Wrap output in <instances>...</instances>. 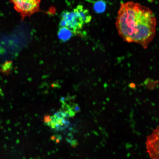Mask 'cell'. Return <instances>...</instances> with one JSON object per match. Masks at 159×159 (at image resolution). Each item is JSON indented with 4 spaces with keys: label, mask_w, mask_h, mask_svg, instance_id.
I'll return each mask as SVG.
<instances>
[{
    "label": "cell",
    "mask_w": 159,
    "mask_h": 159,
    "mask_svg": "<svg viewBox=\"0 0 159 159\" xmlns=\"http://www.w3.org/2000/svg\"><path fill=\"white\" fill-rule=\"evenodd\" d=\"M116 25L119 35L125 41L138 43L145 49L156 34L154 13L148 7L132 1L120 4Z\"/></svg>",
    "instance_id": "cell-1"
},
{
    "label": "cell",
    "mask_w": 159,
    "mask_h": 159,
    "mask_svg": "<svg viewBox=\"0 0 159 159\" xmlns=\"http://www.w3.org/2000/svg\"><path fill=\"white\" fill-rule=\"evenodd\" d=\"M84 24L80 16L73 11H64L61 14L60 26L68 28L72 30L75 35L82 29Z\"/></svg>",
    "instance_id": "cell-2"
},
{
    "label": "cell",
    "mask_w": 159,
    "mask_h": 159,
    "mask_svg": "<svg viewBox=\"0 0 159 159\" xmlns=\"http://www.w3.org/2000/svg\"><path fill=\"white\" fill-rule=\"evenodd\" d=\"M69 117L66 112L61 110L56 112L52 116L45 117L44 122L53 131L62 132L66 130L69 126Z\"/></svg>",
    "instance_id": "cell-3"
},
{
    "label": "cell",
    "mask_w": 159,
    "mask_h": 159,
    "mask_svg": "<svg viewBox=\"0 0 159 159\" xmlns=\"http://www.w3.org/2000/svg\"><path fill=\"white\" fill-rule=\"evenodd\" d=\"M16 11L23 17L33 15L39 11L41 0H11Z\"/></svg>",
    "instance_id": "cell-4"
},
{
    "label": "cell",
    "mask_w": 159,
    "mask_h": 159,
    "mask_svg": "<svg viewBox=\"0 0 159 159\" xmlns=\"http://www.w3.org/2000/svg\"><path fill=\"white\" fill-rule=\"evenodd\" d=\"M146 148L152 159H159V125L147 137Z\"/></svg>",
    "instance_id": "cell-5"
},
{
    "label": "cell",
    "mask_w": 159,
    "mask_h": 159,
    "mask_svg": "<svg viewBox=\"0 0 159 159\" xmlns=\"http://www.w3.org/2000/svg\"><path fill=\"white\" fill-rule=\"evenodd\" d=\"M73 11L75 12L80 16L84 22L87 24L91 21L92 17L89 12L88 10L84 9L82 5H79L73 9Z\"/></svg>",
    "instance_id": "cell-6"
},
{
    "label": "cell",
    "mask_w": 159,
    "mask_h": 159,
    "mask_svg": "<svg viewBox=\"0 0 159 159\" xmlns=\"http://www.w3.org/2000/svg\"><path fill=\"white\" fill-rule=\"evenodd\" d=\"M74 34L72 30L66 27L60 28L57 33L59 39L63 42L68 41Z\"/></svg>",
    "instance_id": "cell-7"
},
{
    "label": "cell",
    "mask_w": 159,
    "mask_h": 159,
    "mask_svg": "<svg viewBox=\"0 0 159 159\" xmlns=\"http://www.w3.org/2000/svg\"><path fill=\"white\" fill-rule=\"evenodd\" d=\"M106 3L103 0L95 2L94 4V9L96 13H101L105 11L106 8Z\"/></svg>",
    "instance_id": "cell-8"
}]
</instances>
